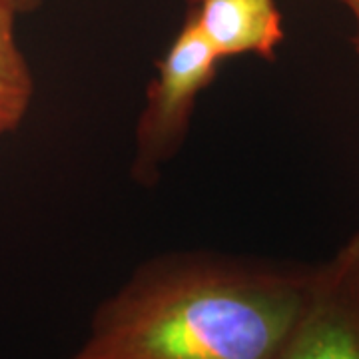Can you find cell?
Here are the masks:
<instances>
[{
    "instance_id": "6da1fadb",
    "label": "cell",
    "mask_w": 359,
    "mask_h": 359,
    "mask_svg": "<svg viewBox=\"0 0 359 359\" xmlns=\"http://www.w3.org/2000/svg\"><path fill=\"white\" fill-rule=\"evenodd\" d=\"M311 268L219 252L140 264L96 308L68 359H278Z\"/></svg>"
},
{
    "instance_id": "7a4b0ae2",
    "label": "cell",
    "mask_w": 359,
    "mask_h": 359,
    "mask_svg": "<svg viewBox=\"0 0 359 359\" xmlns=\"http://www.w3.org/2000/svg\"><path fill=\"white\" fill-rule=\"evenodd\" d=\"M222 58L186 14V20L158 60L136 124L132 178L154 184L160 170L186 140L198 96L218 76Z\"/></svg>"
},
{
    "instance_id": "3957f363",
    "label": "cell",
    "mask_w": 359,
    "mask_h": 359,
    "mask_svg": "<svg viewBox=\"0 0 359 359\" xmlns=\"http://www.w3.org/2000/svg\"><path fill=\"white\" fill-rule=\"evenodd\" d=\"M278 359H359V231L311 266L304 308Z\"/></svg>"
},
{
    "instance_id": "277c9868",
    "label": "cell",
    "mask_w": 359,
    "mask_h": 359,
    "mask_svg": "<svg viewBox=\"0 0 359 359\" xmlns=\"http://www.w3.org/2000/svg\"><path fill=\"white\" fill-rule=\"evenodd\" d=\"M188 16L222 60L245 54L271 60L285 39L276 0H190Z\"/></svg>"
},
{
    "instance_id": "5b68a950",
    "label": "cell",
    "mask_w": 359,
    "mask_h": 359,
    "mask_svg": "<svg viewBox=\"0 0 359 359\" xmlns=\"http://www.w3.org/2000/svg\"><path fill=\"white\" fill-rule=\"evenodd\" d=\"M14 11L0 2V98L28 110L32 98V74L14 39Z\"/></svg>"
},
{
    "instance_id": "8992f818",
    "label": "cell",
    "mask_w": 359,
    "mask_h": 359,
    "mask_svg": "<svg viewBox=\"0 0 359 359\" xmlns=\"http://www.w3.org/2000/svg\"><path fill=\"white\" fill-rule=\"evenodd\" d=\"M25 116V108H20V106H16V104L6 102L4 98H0V134L11 132V130L16 128V126L22 122Z\"/></svg>"
},
{
    "instance_id": "52a82bcc",
    "label": "cell",
    "mask_w": 359,
    "mask_h": 359,
    "mask_svg": "<svg viewBox=\"0 0 359 359\" xmlns=\"http://www.w3.org/2000/svg\"><path fill=\"white\" fill-rule=\"evenodd\" d=\"M339 2L346 6L349 14H351V18H353L355 30H353V36H351V44L359 54V0H339Z\"/></svg>"
},
{
    "instance_id": "ba28073f",
    "label": "cell",
    "mask_w": 359,
    "mask_h": 359,
    "mask_svg": "<svg viewBox=\"0 0 359 359\" xmlns=\"http://www.w3.org/2000/svg\"><path fill=\"white\" fill-rule=\"evenodd\" d=\"M0 2H4L8 8H13L14 13H26V11L36 8L42 0H0Z\"/></svg>"
}]
</instances>
